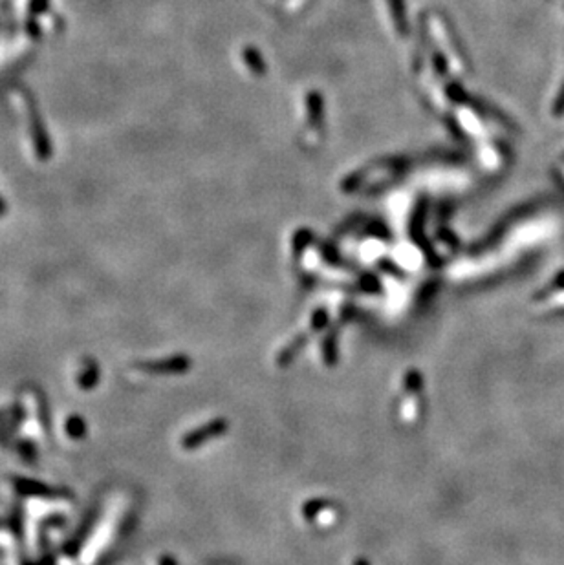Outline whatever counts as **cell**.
<instances>
[{
  "mask_svg": "<svg viewBox=\"0 0 564 565\" xmlns=\"http://www.w3.org/2000/svg\"><path fill=\"white\" fill-rule=\"evenodd\" d=\"M4 211V204H2V199H0V213Z\"/></svg>",
  "mask_w": 564,
  "mask_h": 565,
  "instance_id": "obj_1",
  "label": "cell"
}]
</instances>
